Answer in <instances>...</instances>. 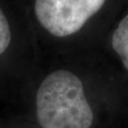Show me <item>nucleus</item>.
I'll return each mask as SVG.
<instances>
[{
	"instance_id": "obj_1",
	"label": "nucleus",
	"mask_w": 128,
	"mask_h": 128,
	"mask_svg": "<svg viewBox=\"0 0 128 128\" xmlns=\"http://www.w3.org/2000/svg\"><path fill=\"white\" fill-rule=\"evenodd\" d=\"M36 116L42 128H90L93 112L81 80L70 71L46 76L36 94Z\"/></svg>"
},
{
	"instance_id": "obj_2",
	"label": "nucleus",
	"mask_w": 128,
	"mask_h": 128,
	"mask_svg": "<svg viewBox=\"0 0 128 128\" xmlns=\"http://www.w3.org/2000/svg\"><path fill=\"white\" fill-rule=\"evenodd\" d=\"M105 0H35V14L52 35L64 37L79 32L98 12Z\"/></svg>"
},
{
	"instance_id": "obj_3",
	"label": "nucleus",
	"mask_w": 128,
	"mask_h": 128,
	"mask_svg": "<svg viewBox=\"0 0 128 128\" xmlns=\"http://www.w3.org/2000/svg\"><path fill=\"white\" fill-rule=\"evenodd\" d=\"M112 46L128 70V14L113 33Z\"/></svg>"
},
{
	"instance_id": "obj_4",
	"label": "nucleus",
	"mask_w": 128,
	"mask_h": 128,
	"mask_svg": "<svg viewBox=\"0 0 128 128\" xmlns=\"http://www.w3.org/2000/svg\"><path fill=\"white\" fill-rule=\"evenodd\" d=\"M12 39V33L8 20L4 12L0 9V54H2L9 46Z\"/></svg>"
}]
</instances>
